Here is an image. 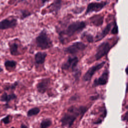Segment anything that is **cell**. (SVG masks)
Wrapping results in <instances>:
<instances>
[{
  "label": "cell",
  "instance_id": "6da1fadb",
  "mask_svg": "<svg viewBox=\"0 0 128 128\" xmlns=\"http://www.w3.org/2000/svg\"><path fill=\"white\" fill-rule=\"evenodd\" d=\"M87 110V107L84 106H70L60 118V122L62 126L70 128L75 120L79 116H83Z\"/></svg>",
  "mask_w": 128,
  "mask_h": 128
},
{
  "label": "cell",
  "instance_id": "7a4b0ae2",
  "mask_svg": "<svg viewBox=\"0 0 128 128\" xmlns=\"http://www.w3.org/2000/svg\"><path fill=\"white\" fill-rule=\"evenodd\" d=\"M86 26V23L84 21H76L71 23L64 30L60 32V38L64 36L70 37L75 33L82 31Z\"/></svg>",
  "mask_w": 128,
  "mask_h": 128
},
{
  "label": "cell",
  "instance_id": "3957f363",
  "mask_svg": "<svg viewBox=\"0 0 128 128\" xmlns=\"http://www.w3.org/2000/svg\"><path fill=\"white\" fill-rule=\"evenodd\" d=\"M36 44L41 50H46L52 46V42L48 36L46 30H42L36 38Z\"/></svg>",
  "mask_w": 128,
  "mask_h": 128
},
{
  "label": "cell",
  "instance_id": "277c9868",
  "mask_svg": "<svg viewBox=\"0 0 128 128\" xmlns=\"http://www.w3.org/2000/svg\"><path fill=\"white\" fill-rule=\"evenodd\" d=\"M87 47V45L81 42H76L72 44L66 48L64 50V52L66 54H74L79 52L83 51Z\"/></svg>",
  "mask_w": 128,
  "mask_h": 128
},
{
  "label": "cell",
  "instance_id": "5b68a950",
  "mask_svg": "<svg viewBox=\"0 0 128 128\" xmlns=\"http://www.w3.org/2000/svg\"><path fill=\"white\" fill-rule=\"evenodd\" d=\"M78 59L77 56H69L67 60L64 62L62 65V68L64 70H71L72 72H74L76 77L78 74Z\"/></svg>",
  "mask_w": 128,
  "mask_h": 128
},
{
  "label": "cell",
  "instance_id": "8992f818",
  "mask_svg": "<svg viewBox=\"0 0 128 128\" xmlns=\"http://www.w3.org/2000/svg\"><path fill=\"white\" fill-rule=\"evenodd\" d=\"M111 48L112 46L108 42H102L96 48V52L94 54L96 60H98L107 54Z\"/></svg>",
  "mask_w": 128,
  "mask_h": 128
},
{
  "label": "cell",
  "instance_id": "52a82bcc",
  "mask_svg": "<svg viewBox=\"0 0 128 128\" xmlns=\"http://www.w3.org/2000/svg\"><path fill=\"white\" fill-rule=\"evenodd\" d=\"M106 62L104 61L90 67L84 74L83 76V80L85 82L90 81L94 74L98 70L101 69L104 66Z\"/></svg>",
  "mask_w": 128,
  "mask_h": 128
},
{
  "label": "cell",
  "instance_id": "ba28073f",
  "mask_svg": "<svg viewBox=\"0 0 128 128\" xmlns=\"http://www.w3.org/2000/svg\"><path fill=\"white\" fill-rule=\"evenodd\" d=\"M107 2H100L90 3L86 8L85 14L86 15L92 12H98L101 10L106 4Z\"/></svg>",
  "mask_w": 128,
  "mask_h": 128
},
{
  "label": "cell",
  "instance_id": "9c48e42d",
  "mask_svg": "<svg viewBox=\"0 0 128 128\" xmlns=\"http://www.w3.org/2000/svg\"><path fill=\"white\" fill-rule=\"evenodd\" d=\"M109 77V71L108 70H105L101 76L97 78H96L93 82L92 86L96 87L99 86H104L108 82Z\"/></svg>",
  "mask_w": 128,
  "mask_h": 128
},
{
  "label": "cell",
  "instance_id": "30bf717a",
  "mask_svg": "<svg viewBox=\"0 0 128 128\" xmlns=\"http://www.w3.org/2000/svg\"><path fill=\"white\" fill-rule=\"evenodd\" d=\"M18 24L17 20L16 18H4L0 21V30H4L13 28Z\"/></svg>",
  "mask_w": 128,
  "mask_h": 128
},
{
  "label": "cell",
  "instance_id": "8fae6325",
  "mask_svg": "<svg viewBox=\"0 0 128 128\" xmlns=\"http://www.w3.org/2000/svg\"><path fill=\"white\" fill-rule=\"evenodd\" d=\"M50 84V80L46 78L41 80L37 84L36 88L38 92L40 94H44L48 90Z\"/></svg>",
  "mask_w": 128,
  "mask_h": 128
},
{
  "label": "cell",
  "instance_id": "7c38bea8",
  "mask_svg": "<svg viewBox=\"0 0 128 128\" xmlns=\"http://www.w3.org/2000/svg\"><path fill=\"white\" fill-rule=\"evenodd\" d=\"M112 24H113V23L112 22L108 23L106 26V27L104 28V30H102V31L100 34H97V36L96 37V41L98 42L103 39L109 33Z\"/></svg>",
  "mask_w": 128,
  "mask_h": 128
},
{
  "label": "cell",
  "instance_id": "4fadbf2b",
  "mask_svg": "<svg viewBox=\"0 0 128 128\" xmlns=\"http://www.w3.org/2000/svg\"><path fill=\"white\" fill-rule=\"evenodd\" d=\"M62 5V0H54L53 2L48 6L50 12H55L56 14L60 10Z\"/></svg>",
  "mask_w": 128,
  "mask_h": 128
},
{
  "label": "cell",
  "instance_id": "5bb4252c",
  "mask_svg": "<svg viewBox=\"0 0 128 128\" xmlns=\"http://www.w3.org/2000/svg\"><path fill=\"white\" fill-rule=\"evenodd\" d=\"M47 54L45 52H38L35 54L34 56V62L37 64H43L46 60V58Z\"/></svg>",
  "mask_w": 128,
  "mask_h": 128
},
{
  "label": "cell",
  "instance_id": "9a60e30c",
  "mask_svg": "<svg viewBox=\"0 0 128 128\" xmlns=\"http://www.w3.org/2000/svg\"><path fill=\"white\" fill-rule=\"evenodd\" d=\"M9 50L10 54L12 56H18L20 54L18 50V45L16 42L9 43Z\"/></svg>",
  "mask_w": 128,
  "mask_h": 128
},
{
  "label": "cell",
  "instance_id": "2e32d148",
  "mask_svg": "<svg viewBox=\"0 0 128 128\" xmlns=\"http://www.w3.org/2000/svg\"><path fill=\"white\" fill-rule=\"evenodd\" d=\"M16 98V96L14 93L8 94H7V93L4 92L2 94V96H1L0 98V100H1L2 102H6V104H8V103L11 100H14Z\"/></svg>",
  "mask_w": 128,
  "mask_h": 128
},
{
  "label": "cell",
  "instance_id": "e0dca14e",
  "mask_svg": "<svg viewBox=\"0 0 128 128\" xmlns=\"http://www.w3.org/2000/svg\"><path fill=\"white\" fill-rule=\"evenodd\" d=\"M16 62L12 60H7L4 62V66L7 70H14L16 66Z\"/></svg>",
  "mask_w": 128,
  "mask_h": 128
},
{
  "label": "cell",
  "instance_id": "ac0fdd59",
  "mask_svg": "<svg viewBox=\"0 0 128 128\" xmlns=\"http://www.w3.org/2000/svg\"><path fill=\"white\" fill-rule=\"evenodd\" d=\"M92 22L97 26H100L102 24L103 22V16H96L92 18Z\"/></svg>",
  "mask_w": 128,
  "mask_h": 128
},
{
  "label": "cell",
  "instance_id": "d6986e66",
  "mask_svg": "<svg viewBox=\"0 0 128 128\" xmlns=\"http://www.w3.org/2000/svg\"><path fill=\"white\" fill-rule=\"evenodd\" d=\"M52 124V121L50 118L43 120L40 123V128H48Z\"/></svg>",
  "mask_w": 128,
  "mask_h": 128
},
{
  "label": "cell",
  "instance_id": "ffe728a7",
  "mask_svg": "<svg viewBox=\"0 0 128 128\" xmlns=\"http://www.w3.org/2000/svg\"><path fill=\"white\" fill-rule=\"evenodd\" d=\"M40 112V109L38 107L33 108L29 110L27 112V116L30 117L34 116H36Z\"/></svg>",
  "mask_w": 128,
  "mask_h": 128
},
{
  "label": "cell",
  "instance_id": "44dd1931",
  "mask_svg": "<svg viewBox=\"0 0 128 128\" xmlns=\"http://www.w3.org/2000/svg\"><path fill=\"white\" fill-rule=\"evenodd\" d=\"M82 36L88 42H92L94 41V37L90 34H86L84 32Z\"/></svg>",
  "mask_w": 128,
  "mask_h": 128
},
{
  "label": "cell",
  "instance_id": "7402d4cb",
  "mask_svg": "<svg viewBox=\"0 0 128 128\" xmlns=\"http://www.w3.org/2000/svg\"><path fill=\"white\" fill-rule=\"evenodd\" d=\"M20 14H21V18L22 19H24L25 18H26L30 16V15H31V13L30 12H29L28 11L26 10H20Z\"/></svg>",
  "mask_w": 128,
  "mask_h": 128
},
{
  "label": "cell",
  "instance_id": "603a6c76",
  "mask_svg": "<svg viewBox=\"0 0 128 128\" xmlns=\"http://www.w3.org/2000/svg\"><path fill=\"white\" fill-rule=\"evenodd\" d=\"M118 26L116 24V22H114V26H113L112 31H111V33H112V34H118Z\"/></svg>",
  "mask_w": 128,
  "mask_h": 128
},
{
  "label": "cell",
  "instance_id": "cb8c5ba5",
  "mask_svg": "<svg viewBox=\"0 0 128 128\" xmlns=\"http://www.w3.org/2000/svg\"><path fill=\"white\" fill-rule=\"evenodd\" d=\"M18 83L17 82H16L12 84H10L8 86H6L4 89L5 90H14L15 88H16V86H17Z\"/></svg>",
  "mask_w": 128,
  "mask_h": 128
},
{
  "label": "cell",
  "instance_id": "d4e9b609",
  "mask_svg": "<svg viewBox=\"0 0 128 128\" xmlns=\"http://www.w3.org/2000/svg\"><path fill=\"white\" fill-rule=\"evenodd\" d=\"M11 116L10 115H8L4 117L2 120V122L4 124H8L10 122Z\"/></svg>",
  "mask_w": 128,
  "mask_h": 128
},
{
  "label": "cell",
  "instance_id": "484cf974",
  "mask_svg": "<svg viewBox=\"0 0 128 128\" xmlns=\"http://www.w3.org/2000/svg\"><path fill=\"white\" fill-rule=\"evenodd\" d=\"M83 10H84V8H76L75 10H73V12L75 14L76 13L77 11H78V14H80V13H81Z\"/></svg>",
  "mask_w": 128,
  "mask_h": 128
},
{
  "label": "cell",
  "instance_id": "4316f807",
  "mask_svg": "<svg viewBox=\"0 0 128 128\" xmlns=\"http://www.w3.org/2000/svg\"><path fill=\"white\" fill-rule=\"evenodd\" d=\"M20 128H28V126L26 125H25L24 124H22L20 125Z\"/></svg>",
  "mask_w": 128,
  "mask_h": 128
},
{
  "label": "cell",
  "instance_id": "83f0119b",
  "mask_svg": "<svg viewBox=\"0 0 128 128\" xmlns=\"http://www.w3.org/2000/svg\"><path fill=\"white\" fill-rule=\"evenodd\" d=\"M48 0H42V4H44Z\"/></svg>",
  "mask_w": 128,
  "mask_h": 128
},
{
  "label": "cell",
  "instance_id": "f1b7e54d",
  "mask_svg": "<svg viewBox=\"0 0 128 128\" xmlns=\"http://www.w3.org/2000/svg\"><path fill=\"white\" fill-rule=\"evenodd\" d=\"M3 71V68L0 66V72H2Z\"/></svg>",
  "mask_w": 128,
  "mask_h": 128
},
{
  "label": "cell",
  "instance_id": "f546056e",
  "mask_svg": "<svg viewBox=\"0 0 128 128\" xmlns=\"http://www.w3.org/2000/svg\"><path fill=\"white\" fill-rule=\"evenodd\" d=\"M11 128H14V127H12Z\"/></svg>",
  "mask_w": 128,
  "mask_h": 128
},
{
  "label": "cell",
  "instance_id": "4dcf8cb0",
  "mask_svg": "<svg viewBox=\"0 0 128 128\" xmlns=\"http://www.w3.org/2000/svg\"><path fill=\"white\" fill-rule=\"evenodd\" d=\"M97 1H99V0H96Z\"/></svg>",
  "mask_w": 128,
  "mask_h": 128
}]
</instances>
